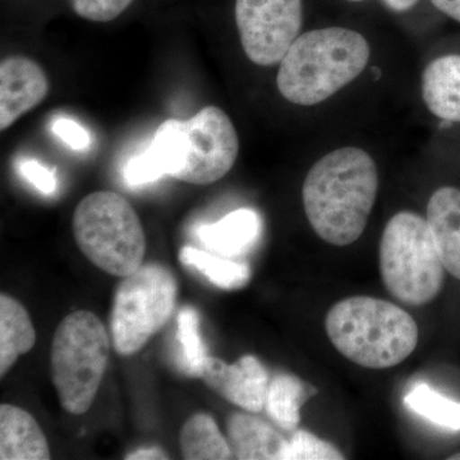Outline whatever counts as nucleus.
<instances>
[{
	"label": "nucleus",
	"mask_w": 460,
	"mask_h": 460,
	"mask_svg": "<svg viewBox=\"0 0 460 460\" xmlns=\"http://www.w3.org/2000/svg\"><path fill=\"white\" fill-rule=\"evenodd\" d=\"M426 220L445 270L460 280V190H436L429 201Z\"/></svg>",
	"instance_id": "nucleus-13"
},
{
	"label": "nucleus",
	"mask_w": 460,
	"mask_h": 460,
	"mask_svg": "<svg viewBox=\"0 0 460 460\" xmlns=\"http://www.w3.org/2000/svg\"><path fill=\"white\" fill-rule=\"evenodd\" d=\"M178 283L160 263L141 265L115 290L111 337L120 356H132L168 323L177 304Z\"/></svg>",
	"instance_id": "nucleus-8"
},
{
	"label": "nucleus",
	"mask_w": 460,
	"mask_h": 460,
	"mask_svg": "<svg viewBox=\"0 0 460 460\" xmlns=\"http://www.w3.org/2000/svg\"><path fill=\"white\" fill-rule=\"evenodd\" d=\"M0 459L48 460L49 445L29 411L16 405H0Z\"/></svg>",
	"instance_id": "nucleus-14"
},
{
	"label": "nucleus",
	"mask_w": 460,
	"mask_h": 460,
	"mask_svg": "<svg viewBox=\"0 0 460 460\" xmlns=\"http://www.w3.org/2000/svg\"><path fill=\"white\" fill-rule=\"evenodd\" d=\"M426 107L444 122L460 123V54L432 60L422 75Z\"/></svg>",
	"instance_id": "nucleus-16"
},
{
	"label": "nucleus",
	"mask_w": 460,
	"mask_h": 460,
	"mask_svg": "<svg viewBox=\"0 0 460 460\" xmlns=\"http://www.w3.org/2000/svg\"><path fill=\"white\" fill-rule=\"evenodd\" d=\"M148 147L166 175L206 186L222 180L233 168L239 138L228 114L210 105L189 120L168 119L160 124Z\"/></svg>",
	"instance_id": "nucleus-4"
},
{
	"label": "nucleus",
	"mask_w": 460,
	"mask_h": 460,
	"mask_svg": "<svg viewBox=\"0 0 460 460\" xmlns=\"http://www.w3.org/2000/svg\"><path fill=\"white\" fill-rule=\"evenodd\" d=\"M343 454L334 445L321 440L305 429H298L288 440L283 460H341Z\"/></svg>",
	"instance_id": "nucleus-23"
},
{
	"label": "nucleus",
	"mask_w": 460,
	"mask_h": 460,
	"mask_svg": "<svg viewBox=\"0 0 460 460\" xmlns=\"http://www.w3.org/2000/svg\"><path fill=\"white\" fill-rule=\"evenodd\" d=\"M49 93V80L39 63L13 56L0 63V129L13 126L40 105Z\"/></svg>",
	"instance_id": "nucleus-11"
},
{
	"label": "nucleus",
	"mask_w": 460,
	"mask_h": 460,
	"mask_svg": "<svg viewBox=\"0 0 460 460\" xmlns=\"http://www.w3.org/2000/svg\"><path fill=\"white\" fill-rule=\"evenodd\" d=\"M181 456L187 460H226L233 458L228 438L219 431L213 417L198 413L190 417L180 435Z\"/></svg>",
	"instance_id": "nucleus-19"
},
{
	"label": "nucleus",
	"mask_w": 460,
	"mask_h": 460,
	"mask_svg": "<svg viewBox=\"0 0 460 460\" xmlns=\"http://www.w3.org/2000/svg\"><path fill=\"white\" fill-rule=\"evenodd\" d=\"M51 129L65 144L74 150H84L90 146V133L71 118H58Z\"/></svg>",
	"instance_id": "nucleus-26"
},
{
	"label": "nucleus",
	"mask_w": 460,
	"mask_h": 460,
	"mask_svg": "<svg viewBox=\"0 0 460 460\" xmlns=\"http://www.w3.org/2000/svg\"><path fill=\"white\" fill-rule=\"evenodd\" d=\"M325 329L345 358L372 370L394 367L419 343L416 320L392 302L357 296L330 308Z\"/></svg>",
	"instance_id": "nucleus-3"
},
{
	"label": "nucleus",
	"mask_w": 460,
	"mask_h": 460,
	"mask_svg": "<svg viewBox=\"0 0 460 460\" xmlns=\"http://www.w3.org/2000/svg\"><path fill=\"white\" fill-rule=\"evenodd\" d=\"M199 377L226 401L251 413L265 408L269 374L253 356H244L233 365L215 357H206Z\"/></svg>",
	"instance_id": "nucleus-10"
},
{
	"label": "nucleus",
	"mask_w": 460,
	"mask_h": 460,
	"mask_svg": "<svg viewBox=\"0 0 460 460\" xmlns=\"http://www.w3.org/2000/svg\"><path fill=\"white\" fill-rule=\"evenodd\" d=\"M380 271L387 292L402 304L434 301L447 270L428 220L411 211L389 220L380 242Z\"/></svg>",
	"instance_id": "nucleus-6"
},
{
	"label": "nucleus",
	"mask_w": 460,
	"mask_h": 460,
	"mask_svg": "<svg viewBox=\"0 0 460 460\" xmlns=\"http://www.w3.org/2000/svg\"><path fill=\"white\" fill-rule=\"evenodd\" d=\"M74 235L81 252L114 277L137 270L146 253L140 217L123 196L111 190L81 199L74 214Z\"/></svg>",
	"instance_id": "nucleus-5"
},
{
	"label": "nucleus",
	"mask_w": 460,
	"mask_h": 460,
	"mask_svg": "<svg viewBox=\"0 0 460 460\" xmlns=\"http://www.w3.org/2000/svg\"><path fill=\"white\" fill-rule=\"evenodd\" d=\"M370 54L367 40L354 30L326 27L301 33L281 59L278 89L293 104H320L356 80Z\"/></svg>",
	"instance_id": "nucleus-2"
},
{
	"label": "nucleus",
	"mask_w": 460,
	"mask_h": 460,
	"mask_svg": "<svg viewBox=\"0 0 460 460\" xmlns=\"http://www.w3.org/2000/svg\"><path fill=\"white\" fill-rule=\"evenodd\" d=\"M108 330L90 311H75L59 323L50 350L51 377L63 410H90L109 361Z\"/></svg>",
	"instance_id": "nucleus-7"
},
{
	"label": "nucleus",
	"mask_w": 460,
	"mask_h": 460,
	"mask_svg": "<svg viewBox=\"0 0 460 460\" xmlns=\"http://www.w3.org/2000/svg\"><path fill=\"white\" fill-rule=\"evenodd\" d=\"M242 48L257 66L279 65L301 35L304 0H235Z\"/></svg>",
	"instance_id": "nucleus-9"
},
{
	"label": "nucleus",
	"mask_w": 460,
	"mask_h": 460,
	"mask_svg": "<svg viewBox=\"0 0 460 460\" xmlns=\"http://www.w3.org/2000/svg\"><path fill=\"white\" fill-rule=\"evenodd\" d=\"M128 460H153L168 459L166 454L160 447H145V449L136 450L126 456Z\"/></svg>",
	"instance_id": "nucleus-28"
},
{
	"label": "nucleus",
	"mask_w": 460,
	"mask_h": 460,
	"mask_svg": "<svg viewBox=\"0 0 460 460\" xmlns=\"http://www.w3.org/2000/svg\"><path fill=\"white\" fill-rule=\"evenodd\" d=\"M347 2H350V3H361V2H365V0H347Z\"/></svg>",
	"instance_id": "nucleus-31"
},
{
	"label": "nucleus",
	"mask_w": 460,
	"mask_h": 460,
	"mask_svg": "<svg viewBox=\"0 0 460 460\" xmlns=\"http://www.w3.org/2000/svg\"><path fill=\"white\" fill-rule=\"evenodd\" d=\"M17 171L42 195L51 196L57 192L56 168H48L35 159H20L17 163Z\"/></svg>",
	"instance_id": "nucleus-25"
},
{
	"label": "nucleus",
	"mask_w": 460,
	"mask_h": 460,
	"mask_svg": "<svg viewBox=\"0 0 460 460\" xmlns=\"http://www.w3.org/2000/svg\"><path fill=\"white\" fill-rule=\"evenodd\" d=\"M177 338L181 344V365L190 376L199 377L208 354L202 341L198 311L190 305L181 308L177 317Z\"/></svg>",
	"instance_id": "nucleus-22"
},
{
	"label": "nucleus",
	"mask_w": 460,
	"mask_h": 460,
	"mask_svg": "<svg viewBox=\"0 0 460 460\" xmlns=\"http://www.w3.org/2000/svg\"><path fill=\"white\" fill-rule=\"evenodd\" d=\"M450 460H460V453L454 454V456H450Z\"/></svg>",
	"instance_id": "nucleus-30"
},
{
	"label": "nucleus",
	"mask_w": 460,
	"mask_h": 460,
	"mask_svg": "<svg viewBox=\"0 0 460 460\" xmlns=\"http://www.w3.org/2000/svg\"><path fill=\"white\" fill-rule=\"evenodd\" d=\"M226 432L233 458L283 460L288 440L259 417L232 414L226 422Z\"/></svg>",
	"instance_id": "nucleus-15"
},
{
	"label": "nucleus",
	"mask_w": 460,
	"mask_h": 460,
	"mask_svg": "<svg viewBox=\"0 0 460 460\" xmlns=\"http://www.w3.org/2000/svg\"><path fill=\"white\" fill-rule=\"evenodd\" d=\"M180 260L181 265L195 269L220 289H241L251 279V269L247 263L233 261L229 257L217 255L210 251L206 252L186 246L181 250Z\"/></svg>",
	"instance_id": "nucleus-20"
},
{
	"label": "nucleus",
	"mask_w": 460,
	"mask_h": 460,
	"mask_svg": "<svg viewBox=\"0 0 460 460\" xmlns=\"http://www.w3.org/2000/svg\"><path fill=\"white\" fill-rule=\"evenodd\" d=\"M261 233L260 215L252 208H238L219 222L198 226L196 237L206 250L232 259L252 250Z\"/></svg>",
	"instance_id": "nucleus-12"
},
{
	"label": "nucleus",
	"mask_w": 460,
	"mask_h": 460,
	"mask_svg": "<svg viewBox=\"0 0 460 460\" xmlns=\"http://www.w3.org/2000/svg\"><path fill=\"white\" fill-rule=\"evenodd\" d=\"M445 16L460 23V0H429Z\"/></svg>",
	"instance_id": "nucleus-27"
},
{
	"label": "nucleus",
	"mask_w": 460,
	"mask_h": 460,
	"mask_svg": "<svg viewBox=\"0 0 460 460\" xmlns=\"http://www.w3.org/2000/svg\"><path fill=\"white\" fill-rule=\"evenodd\" d=\"M135 0H71L78 17L91 22H111L128 9Z\"/></svg>",
	"instance_id": "nucleus-24"
},
{
	"label": "nucleus",
	"mask_w": 460,
	"mask_h": 460,
	"mask_svg": "<svg viewBox=\"0 0 460 460\" xmlns=\"http://www.w3.org/2000/svg\"><path fill=\"white\" fill-rule=\"evenodd\" d=\"M36 332L26 308L17 299L0 296V376H5L18 357L32 349Z\"/></svg>",
	"instance_id": "nucleus-17"
},
{
	"label": "nucleus",
	"mask_w": 460,
	"mask_h": 460,
	"mask_svg": "<svg viewBox=\"0 0 460 460\" xmlns=\"http://www.w3.org/2000/svg\"><path fill=\"white\" fill-rule=\"evenodd\" d=\"M377 189L374 159L362 148H338L314 163L305 177V217L323 241L349 246L365 232Z\"/></svg>",
	"instance_id": "nucleus-1"
},
{
	"label": "nucleus",
	"mask_w": 460,
	"mask_h": 460,
	"mask_svg": "<svg viewBox=\"0 0 460 460\" xmlns=\"http://www.w3.org/2000/svg\"><path fill=\"white\" fill-rule=\"evenodd\" d=\"M313 387L292 375H277L269 384L265 410L279 428L295 431L301 420V407L313 395Z\"/></svg>",
	"instance_id": "nucleus-18"
},
{
	"label": "nucleus",
	"mask_w": 460,
	"mask_h": 460,
	"mask_svg": "<svg viewBox=\"0 0 460 460\" xmlns=\"http://www.w3.org/2000/svg\"><path fill=\"white\" fill-rule=\"evenodd\" d=\"M404 405L438 428L460 431V402L441 395L428 384L414 386L405 395Z\"/></svg>",
	"instance_id": "nucleus-21"
},
{
	"label": "nucleus",
	"mask_w": 460,
	"mask_h": 460,
	"mask_svg": "<svg viewBox=\"0 0 460 460\" xmlns=\"http://www.w3.org/2000/svg\"><path fill=\"white\" fill-rule=\"evenodd\" d=\"M419 2L420 0H383L385 7L395 13H405V12L411 11L419 4Z\"/></svg>",
	"instance_id": "nucleus-29"
}]
</instances>
